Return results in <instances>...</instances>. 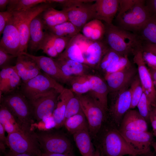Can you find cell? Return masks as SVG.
Returning <instances> with one entry per match:
<instances>
[{"instance_id": "cell-38", "label": "cell", "mask_w": 156, "mask_h": 156, "mask_svg": "<svg viewBox=\"0 0 156 156\" xmlns=\"http://www.w3.org/2000/svg\"><path fill=\"white\" fill-rule=\"evenodd\" d=\"M123 56L115 51L109 48L102 57L97 68L104 72L106 69Z\"/></svg>"}, {"instance_id": "cell-22", "label": "cell", "mask_w": 156, "mask_h": 156, "mask_svg": "<svg viewBox=\"0 0 156 156\" xmlns=\"http://www.w3.org/2000/svg\"><path fill=\"white\" fill-rule=\"evenodd\" d=\"M89 78L90 90L88 92L108 112L109 90L106 82L96 75H90Z\"/></svg>"}, {"instance_id": "cell-34", "label": "cell", "mask_w": 156, "mask_h": 156, "mask_svg": "<svg viewBox=\"0 0 156 156\" xmlns=\"http://www.w3.org/2000/svg\"><path fill=\"white\" fill-rule=\"evenodd\" d=\"M84 75L72 77L68 85L70 86L74 93L81 94L88 92L90 90L89 76Z\"/></svg>"}, {"instance_id": "cell-56", "label": "cell", "mask_w": 156, "mask_h": 156, "mask_svg": "<svg viewBox=\"0 0 156 156\" xmlns=\"http://www.w3.org/2000/svg\"><path fill=\"white\" fill-rule=\"evenodd\" d=\"M3 156H32L30 155L23 153H14L10 151L7 153H5Z\"/></svg>"}, {"instance_id": "cell-5", "label": "cell", "mask_w": 156, "mask_h": 156, "mask_svg": "<svg viewBox=\"0 0 156 156\" xmlns=\"http://www.w3.org/2000/svg\"><path fill=\"white\" fill-rule=\"evenodd\" d=\"M151 16L145 0H135L133 5L120 14L117 15V26L136 33Z\"/></svg>"}, {"instance_id": "cell-17", "label": "cell", "mask_w": 156, "mask_h": 156, "mask_svg": "<svg viewBox=\"0 0 156 156\" xmlns=\"http://www.w3.org/2000/svg\"><path fill=\"white\" fill-rule=\"evenodd\" d=\"M137 72V69L131 64L121 70L105 76L109 92L118 90L130 85Z\"/></svg>"}, {"instance_id": "cell-60", "label": "cell", "mask_w": 156, "mask_h": 156, "mask_svg": "<svg viewBox=\"0 0 156 156\" xmlns=\"http://www.w3.org/2000/svg\"><path fill=\"white\" fill-rule=\"evenodd\" d=\"M147 156H154L153 153H151L147 155Z\"/></svg>"}, {"instance_id": "cell-33", "label": "cell", "mask_w": 156, "mask_h": 156, "mask_svg": "<svg viewBox=\"0 0 156 156\" xmlns=\"http://www.w3.org/2000/svg\"><path fill=\"white\" fill-rule=\"evenodd\" d=\"M48 31L56 36L71 39L80 33L76 27L67 21L51 27H46Z\"/></svg>"}, {"instance_id": "cell-59", "label": "cell", "mask_w": 156, "mask_h": 156, "mask_svg": "<svg viewBox=\"0 0 156 156\" xmlns=\"http://www.w3.org/2000/svg\"><path fill=\"white\" fill-rule=\"evenodd\" d=\"M153 134L156 137V129L153 131Z\"/></svg>"}, {"instance_id": "cell-4", "label": "cell", "mask_w": 156, "mask_h": 156, "mask_svg": "<svg viewBox=\"0 0 156 156\" xmlns=\"http://www.w3.org/2000/svg\"><path fill=\"white\" fill-rule=\"evenodd\" d=\"M75 94L79 98L82 112L87 119L91 138H95L105 120L107 111L89 92L81 94Z\"/></svg>"}, {"instance_id": "cell-57", "label": "cell", "mask_w": 156, "mask_h": 156, "mask_svg": "<svg viewBox=\"0 0 156 156\" xmlns=\"http://www.w3.org/2000/svg\"><path fill=\"white\" fill-rule=\"evenodd\" d=\"M95 156H102L99 150L97 148L95 150Z\"/></svg>"}, {"instance_id": "cell-7", "label": "cell", "mask_w": 156, "mask_h": 156, "mask_svg": "<svg viewBox=\"0 0 156 156\" xmlns=\"http://www.w3.org/2000/svg\"><path fill=\"white\" fill-rule=\"evenodd\" d=\"M6 145L16 153L40 156L42 153L34 131L22 130L8 134Z\"/></svg>"}, {"instance_id": "cell-11", "label": "cell", "mask_w": 156, "mask_h": 156, "mask_svg": "<svg viewBox=\"0 0 156 156\" xmlns=\"http://www.w3.org/2000/svg\"><path fill=\"white\" fill-rule=\"evenodd\" d=\"M60 93L54 89L40 95L30 103L34 119L38 122L52 115Z\"/></svg>"}, {"instance_id": "cell-43", "label": "cell", "mask_w": 156, "mask_h": 156, "mask_svg": "<svg viewBox=\"0 0 156 156\" xmlns=\"http://www.w3.org/2000/svg\"><path fill=\"white\" fill-rule=\"evenodd\" d=\"M42 50L43 53L50 57L56 58L59 55L53 45L46 36L45 34L44 38L40 46L39 50Z\"/></svg>"}, {"instance_id": "cell-19", "label": "cell", "mask_w": 156, "mask_h": 156, "mask_svg": "<svg viewBox=\"0 0 156 156\" xmlns=\"http://www.w3.org/2000/svg\"><path fill=\"white\" fill-rule=\"evenodd\" d=\"M120 0H96L93 3L95 19L111 24L117 13Z\"/></svg>"}, {"instance_id": "cell-29", "label": "cell", "mask_w": 156, "mask_h": 156, "mask_svg": "<svg viewBox=\"0 0 156 156\" xmlns=\"http://www.w3.org/2000/svg\"><path fill=\"white\" fill-rule=\"evenodd\" d=\"M55 8H49L40 13L43 23L47 27H51L68 21L66 12Z\"/></svg>"}, {"instance_id": "cell-3", "label": "cell", "mask_w": 156, "mask_h": 156, "mask_svg": "<svg viewBox=\"0 0 156 156\" xmlns=\"http://www.w3.org/2000/svg\"><path fill=\"white\" fill-rule=\"evenodd\" d=\"M0 103L11 113L25 129L30 131L34 118L29 100L20 91H15L0 97Z\"/></svg>"}, {"instance_id": "cell-2", "label": "cell", "mask_w": 156, "mask_h": 156, "mask_svg": "<svg viewBox=\"0 0 156 156\" xmlns=\"http://www.w3.org/2000/svg\"><path fill=\"white\" fill-rule=\"evenodd\" d=\"M100 135L97 148L102 156H138L145 155L133 147L126 140L118 129L114 126L105 128Z\"/></svg>"}, {"instance_id": "cell-55", "label": "cell", "mask_w": 156, "mask_h": 156, "mask_svg": "<svg viewBox=\"0 0 156 156\" xmlns=\"http://www.w3.org/2000/svg\"><path fill=\"white\" fill-rule=\"evenodd\" d=\"M149 70L156 91V69L149 68Z\"/></svg>"}, {"instance_id": "cell-42", "label": "cell", "mask_w": 156, "mask_h": 156, "mask_svg": "<svg viewBox=\"0 0 156 156\" xmlns=\"http://www.w3.org/2000/svg\"><path fill=\"white\" fill-rule=\"evenodd\" d=\"M128 55L122 56L104 71L105 77L110 73L121 70L131 65Z\"/></svg>"}, {"instance_id": "cell-48", "label": "cell", "mask_w": 156, "mask_h": 156, "mask_svg": "<svg viewBox=\"0 0 156 156\" xmlns=\"http://www.w3.org/2000/svg\"><path fill=\"white\" fill-rule=\"evenodd\" d=\"M40 121L42 123L41 124H43L40 127H43L40 131L49 130L56 126V122L53 115L45 117Z\"/></svg>"}, {"instance_id": "cell-1", "label": "cell", "mask_w": 156, "mask_h": 156, "mask_svg": "<svg viewBox=\"0 0 156 156\" xmlns=\"http://www.w3.org/2000/svg\"><path fill=\"white\" fill-rule=\"evenodd\" d=\"M104 24L105 32L103 40L109 49L123 56L133 54L142 49L143 41L137 34L113 24Z\"/></svg>"}, {"instance_id": "cell-16", "label": "cell", "mask_w": 156, "mask_h": 156, "mask_svg": "<svg viewBox=\"0 0 156 156\" xmlns=\"http://www.w3.org/2000/svg\"><path fill=\"white\" fill-rule=\"evenodd\" d=\"M21 54L31 58L36 63L40 70L58 82L68 85L72 77H69L64 75L53 58L44 56H35L27 52H23Z\"/></svg>"}, {"instance_id": "cell-28", "label": "cell", "mask_w": 156, "mask_h": 156, "mask_svg": "<svg viewBox=\"0 0 156 156\" xmlns=\"http://www.w3.org/2000/svg\"><path fill=\"white\" fill-rule=\"evenodd\" d=\"M82 35L92 41L103 40L105 32V26L101 21L94 19L87 23L82 28Z\"/></svg>"}, {"instance_id": "cell-30", "label": "cell", "mask_w": 156, "mask_h": 156, "mask_svg": "<svg viewBox=\"0 0 156 156\" xmlns=\"http://www.w3.org/2000/svg\"><path fill=\"white\" fill-rule=\"evenodd\" d=\"M0 123L8 134L25 130L11 113L3 104H0Z\"/></svg>"}, {"instance_id": "cell-13", "label": "cell", "mask_w": 156, "mask_h": 156, "mask_svg": "<svg viewBox=\"0 0 156 156\" xmlns=\"http://www.w3.org/2000/svg\"><path fill=\"white\" fill-rule=\"evenodd\" d=\"M95 0H87L81 3L64 10L68 21L71 23L80 31L88 22L95 19V13L92 2Z\"/></svg>"}, {"instance_id": "cell-27", "label": "cell", "mask_w": 156, "mask_h": 156, "mask_svg": "<svg viewBox=\"0 0 156 156\" xmlns=\"http://www.w3.org/2000/svg\"><path fill=\"white\" fill-rule=\"evenodd\" d=\"M76 145L82 156H95V151L88 128L73 135Z\"/></svg>"}, {"instance_id": "cell-20", "label": "cell", "mask_w": 156, "mask_h": 156, "mask_svg": "<svg viewBox=\"0 0 156 156\" xmlns=\"http://www.w3.org/2000/svg\"><path fill=\"white\" fill-rule=\"evenodd\" d=\"M119 131H145L148 130L147 121L137 110H129L121 122Z\"/></svg>"}, {"instance_id": "cell-26", "label": "cell", "mask_w": 156, "mask_h": 156, "mask_svg": "<svg viewBox=\"0 0 156 156\" xmlns=\"http://www.w3.org/2000/svg\"><path fill=\"white\" fill-rule=\"evenodd\" d=\"M74 95V93L70 89L66 88L59 94L52 114L56 122V127L64 125L67 104L69 100Z\"/></svg>"}, {"instance_id": "cell-46", "label": "cell", "mask_w": 156, "mask_h": 156, "mask_svg": "<svg viewBox=\"0 0 156 156\" xmlns=\"http://www.w3.org/2000/svg\"><path fill=\"white\" fill-rule=\"evenodd\" d=\"M17 60L22 63L25 67L29 70L39 68L36 63L29 57L21 54L18 56Z\"/></svg>"}, {"instance_id": "cell-45", "label": "cell", "mask_w": 156, "mask_h": 156, "mask_svg": "<svg viewBox=\"0 0 156 156\" xmlns=\"http://www.w3.org/2000/svg\"><path fill=\"white\" fill-rule=\"evenodd\" d=\"M142 55L145 64L150 68L156 69V55L150 51L142 50Z\"/></svg>"}, {"instance_id": "cell-10", "label": "cell", "mask_w": 156, "mask_h": 156, "mask_svg": "<svg viewBox=\"0 0 156 156\" xmlns=\"http://www.w3.org/2000/svg\"><path fill=\"white\" fill-rule=\"evenodd\" d=\"M129 86L108 94L110 103L108 112L112 122L119 127L124 115L130 109L131 97Z\"/></svg>"}, {"instance_id": "cell-53", "label": "cell", "mask_w": 156, "mask_h": 156, "mask_svg": "<svg viewBox=\"0 0 156 156\" xmlns=\"http://www.w3.org/2000/svg\"><path fill=\"white\" fill-rule=\"evenodd\" d=\"M40 156H75L72 152L67 153H42Z\"/></svg>"}, {"instance_id": "cell-18", "label": "cell", "mask_w": 156, "mask_h": 156, "mask_svg": "<svg viewBox=\"0 0 156 156\" xmlns=\"http://www.w3.org/2000/svg\"><path fill=\"white\" fill-rule=\"evenodd\" d=\"M127 142L136 149L148 155L152 153L150 146L153 142V135L148 131H119Z\"/></svg>"}, {"instance_id": "cell-9", "label": "cell", "mask_w": 156, "mask_h": 156, "mask_svg": "<svg viewBox=\"0 0 156 156\" xmlns=\"http://www.w3.org/2000/svg\"><path fill=\"white\" fill-rule=\"evenodd\" d=\"M64 88L44 72L28 81L22 82L20 92L29 100L54 89L61 93Z\"/></svg>"}, {"instance_id": "cell-40", "label": "cell", "mask_w": 156, "mask_h": 156, "mask_svg": "<svg viewBox=\"0 0 156 156\" xmlns=\"http://www.w3.org/2000/svg\"><path fill=\"white\" fill-rule=\"evenodd\" d=\"M67 104L65 115L66 119L82 112L79 98L75 94Z\"/></svg>"}, {"instance_id": "cell-37", "label": "cell", "mask_w": 156, "mask_h": 156, "mask_svg": "<svg viewBox=\"0 0 156 156\" xmlns=\"http://www.w3.org/2000/svg\"><path fill=\"white\" fill-rule=\"evenodd\" d=\"M13 67L23 82H27L41 73L40 68L32 70H28L22 63L17 60L16 64Z\"/></svg>"}, {"instance_id": "cell-44", "label": "cell", "mask_w": 156, "mask_h": 156, "mask_svg": "<svg viewBox=\"0 0 156 156\" xmlns=\"http://www.w3.org/2000/svg\"><path fill=\"white\" fill-rule=\"evenodd\" d=\"M16 55L10 54L0 47V67L1 69L10 66V62L14 58L17 57Z\"/></svg>"}, {"instance_id": "cell-54", "label": "cell", "mask_w": 156, "mask_h": 156, "mask_svg": "<svg viewBox=\"0 0 156 156\" xmlns=\"http://www.w3.org/2000/svg\"><path fill=\"white\" fill-rule=\"evenodd\" d=\"M10 0H0V12H4L7 9Z\"/></svg>"}, {"instance_id": "cell-31", "label": "cell", "mask_w": 156, "mask_h": 156, "mask_svg": "<svg viewBox=\"0 0 156 156\" xmlns=\"http://www.w3.org/2000/svg\"><path fill=\"white\" fill-rule=\"evenodd\" d=\"M64 125L68 131L73 135L88 128L87 119L83 112L66 119Z\"/></svg>"}, {"instance_id": "cell-36", "label": "cell", "mask_w": 156, "mask_h": 156, "mask_svg": "<svg viewBox=\"0 0 156 156\" xmlns=\"http://www.w3.org/2000/svg\"><path fill=\"white\" fill-rule=\"evenodd\" d=\"M130 88L131 92V104L130 109L137 107L143 92L142 87L138 73L132 81Z\"/></svg>"}, {"instance_id": "cell-15", "label": "cell", "mask_w": 156, "mask_h": 156, "mask_svg": "<svg viewBox=\"0 0 156 156\" xmlns=\"http://www.w3.org/2000/svg\"><path fill=\"white\" fill-rule=\"evenodd\" d=\"M2 34L0 47L8 53L18 56L20 54V37L16 21L13 14L4 28Z\"/></svg>"}, {"instance_id": "cell-8", "label": "cell", "mask_w": 156, "mask_h": 156, "mask_svg": "<svg viewBox=\"0 0 156 156\" xmlns=\"http://www.w3.org/2000/svg\"><path fill=\"white\" fill-rule=\"evenodd\" d=\"M49 131H34L42 153H67L72 152L71 143L66 136L60 133Z\"/></svg>"}, {"instance_id": "cell-52", "label": "cell", "mask_w": 156, "mask_h": 156, "mask_svg": "<svg viewBox=\"0 0 156 156\" xmlns=\"http://www.w3.org/2000/svg\"><path fill=\"white\" fill-rule=\"evenodd\" d=\"M5 130L0 123V144L6 145V137L5 135Z\"/></svg>"}, {"instance_id": "cell-51", "label": "cell", "mask_w": 156, "mask_h": 156, "mask_svg": "<svg viewBox=\"0 0 156 156\" xmlns=\"http://www.w3.org/2000/svg\"><path fill=\"white\" fill-rule=\"evenodd\" d=\"M143 50L150 51L156 55V45L153 44L143 42Z\"/></svg>"}, {"instance_id": "cell-58", "label": "cell", "mask_w": 156, "mask_h": 156, "mask_svg": "<svg viewBox=\"0 0 156 156\" xmlns=\"http://www.w3.org/2000/svg\"><path fill=\"white\" fill-rule=\"evenodd\" d=\"M151 146L153 147L156 154V141L155 142L153 141Z\"/></svg>"}, {"instance_id": "cell-49", "label": "cell", "mask_w": 156, "mask_h": 156, "mask_svg": "<svg viewBox=\"0 0 156 156\" xmlns=\"http://www.w3.org/2000/svg\"><path fill=\"white\" fill-rule=\"evenodd\" d=\"M145 4L151 16L156 17V0H145Z\"/></svg>"}, {"instance_id": "cell-41", "label": "cell", "mask_w": 156, "mask_h": 156, "mask_svg": "<svg viewBox=\"0 0 156 156\" xmlns=\"http://www.w3.org/2000/svg\"><path fill=\"white\" fill-rule=\"evenodd\" d=\"M137 107L139 112L146 121L149 120L150 114L153 107L144 92Z\"/></svg>"}, {"instance_id": "cell-32", "label": "cell", "mask_w": 156, "mask_h": 156, "mask_svg": "<svg viewBox=\"0 0 156 156\" xmlns=\"http://www.w3.org/2000/svg\"><path fill=\"white\" fill-rule=\"evenodd\" d=\"M143 42L156 45V17L151 16L136 33Z\"/></svg>"}, {"instance_id": "cell-14", "label": "cell", "mask_w": 156, "mask_h": 156, "mask_svg": "<svg viewBox=\"0 0 156 156\" xmlns=\"http://www.w3.org/2000/svg\"><path fill=\"white\" fill-rule=\"evenodd\" d=\"M91 41L79 33L70 40L64 50L57 58H66L85 64L86 51Z\"/></svg>"}, {"instance_id": "cell-21", "label": "cell", "mask_w": 156, "mask_h": 156, "mask_svg": "<svg viewBox=\"0 0 156 156\" xmlns=\"http://www.w3.org/2000/svg\"><path fill=\"white\" fill-rule=\"evenodd\" d=\"M1 69L0 72V97L16 90L21 85V79L13 67Z\"/></svg>"}, {"instance_id": "cell-12", "label": "cell", "mask_w": 156, "mask_h": 156, "mask_svg": "<svg viewBox=\"0 0 156 156\" xmlns=\"http://www.w3.org/2000/svg\"><path fill=\"white\" fill-rule=\"evenodd\" d=\"M142 49L135 51L133 61L137 66L138 74L141 81L143 92L146 95L152 106H156V91L150 73L143 59Z\"/></svg>"}, {"instance_id": "cell-6", "label": "cell", "mask_w": 156, "mask_h": 156, "mask_svg": "<svg viewBox=\"0 0 156 156\" xmlns=\"http://www.w3.org/2000/svg\"><path fill=\"white\" fill-rule=\"evenodd\" d=\"M56 5L49 2L42 3L27 10L12 12L19 31L20 47V54L27 52L30 37V27L33 19L47 9Z\"/></svg>"}, {"instance_id": "cell-61", "label": "cell", "mask_w": 156, "mask_h": 156, "mask_svg": "<svg viewBox=\"0 0 156 156\" xmlns=\"http://www.w3.org/2000/svg\"><path fill=\"white\" fill-rule=\"evenodd\" d=\"M133 156L132 155H125V156Z\"/></svg>"}, {"instance_id": "cell-47", "label": "cell", "mask_w": 156, "mask_h": 156, "mask_svg": "<svg viewBox=\"0 0 156 156\" xmlns=\"http://www.w3.org/2000/svg\"><path fill=\"white\" fill-rule=\"evenodd\" d=\"M13 16V12L7 10L0 12V34L3 31L8 22Z\"/></svg>"}, {"instance_id": "cell-39", "label": "cell", "mask_w": 156, "mask_h": 156, "mask_svg": "<svg viewBox=\"0 0 156 156\" xmlns=\"http://www.w3.org/2000/svg\"><path fill=\"white\" fill-rule=\"evenodd\" d=\"M46 35L51 42L59 55L64 51L71 39L56 36L47 30Z\"/></svg>"}, {"instance_id": "cell-24", "label": "cell", "mask_w": 156, "mask_h": 156, "mask_svg": "<svg viewBox=\"0 0 156 156\" xmlns=\"http://www.w3.org/2000/svg\"><path fill=\"white\" fill-rule=\"evenodd\" d=\"M55 63L66 76L70 77L87 73L90 67L87 65L66 58H53Z\"/></svg>"}, {"instance_id": "cell-35", "label": "cell", "mask_w": 156, "mask_h": 156, "mask_svg": "<svg viewBox=\"0 0 156 156\" xmlns=\"http://www.w3.org/2000/svg\"><path fill=\"white\" fill-rule=\"evenodd\" d=\"M47 2L46 0H10L6 10L12 12L25 11Z\"/></svg>"}, {"instance_id": "cell-23", "label": "cell", "mask_w": 156, "mask_h": 156, "mask_svg": "<svg viewBox=\"0 0 156 156\" xmlns=\"http://www.w3.org/2000/svg\"><path fill=\"white\" fill-rule=\"evenodd\" d=\"M47 31L46 27L40 14L33 19L30 25L28 46L31 51H37L39 50Z\"/></svg>"}, {"instance_id": "cell-50", "label": "cell", "mask_w": 156, "mask_h": 156, "mask_svg": "<svg viewBox=\"0 0 156 156\" xmlns=\"http://www.w3.org/2000/svg\"><path fill=\"white\" fill-rule=\"evenodd\" d=\"M149 120L153 131L156 129V106L152 108L149 115Z\"/></svg>"}, {"instance_id": "cell-25", "label": "cell", "mask_w": 156, "mask_h": 156, "mask_svg": "<svg viewBox=\"0 0 156 156\" xmlns=\"http://www.w3.org/2000/svg\"><path fill=\"white\" fill-rule=\"evenodd\" d=\"M109 48L103 40L92 41L86 51L85 64L91 68H97L102 57Z\"/></svg>"}]
</instances>
